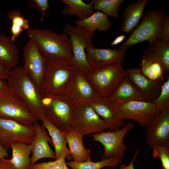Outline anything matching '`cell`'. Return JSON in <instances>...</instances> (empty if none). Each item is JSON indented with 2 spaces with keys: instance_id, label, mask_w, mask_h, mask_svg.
Here are the masks:
<instances>
[{
  "instance_id": "6da1fadb",
  "label": "cell",
  "mask_w": 169,
  "mask_h": 169,
  "mask_svg": "<svg viewBox=\"0 0 169 169\" xmlns=\"http://www.w3.org/2000/svg\"><path fill=\"white\" fill-rule=\"evenodd\" d=\"M7 82L8 90L27 107L38 121H41L45 117L43 95L22 67L10 69Z\"/></svg>"
},
{
  "instance_id": "7a4b0ae2",
  "label": "cell",
  "mask_w": 169,
  "mask_h": 169,
  "mask_svg": "<svg viewBox=\"0 0 169 169\" xmlns=\"http://www.w3.org/2000/svg\"><path fill=\"white\" fill-rule=\"evenodd\" d=\"M26 33L30 39L36 44L42 55L47 59L71 61L73 54L69 36L56 33L49 29L29 28Z\"/></svg>"
},
{
  "instance_id": "3957f363",
  "label": "cell",
  "mask_w": 169,
  "mask_h": 169,
  "mask_svg": "<svg viewBox=\"0 0 169 169\" xmlns=\"http://www.w3.org/2000/svg\"><path fill=\"white\" fill-rule=\"evenodd\" d=\"M47 60L42 93L46 95H64L75 67L71 61L53 59Z\"/></svg>"
},
{
  "instance_id": "277c9868",
  "label": "cell",
  "mask_w": 169,
  "mask_h": 169,
  "mask_svg": "<svg viewBox=\"0 0 169 169\" xmlns=\"http://www.w3.org/2000/svg\"><path fill=\"white\" fill-rule=\"evenodd\" d=\"M95 90L101 97L108 98L126 76L121 63L92 68L84 74Z\"/></svg>"
},
{
  "instance_id": "5b68a950",
  "label": "cell",
  "mask_w": 169,
  "mask_h": 169,
  "mask_svg": "<svg viewBox=\"0 0 169 169\" xmlns=\"http://www.w3.org/2000/svg\"><path fill=\"white\" fill-rule=\"evenodd\" d=\"M43 102L49 120L66 133L74 130L72 117L75 105L65 95H43Z\"/></svg>"
},
{
  "instance_id": "8992f818",
  "label": "cell",
  "mask_w": 169,
  "mask_h": 169,
  "mask_svg": "<svg viewBox=\"0 0 169 169\" xmlns=\"http://www.w3.org/2000/svg\"><path fill=\"white\" fill-rule=\"evenodd\" d=\"M160 9L150 10L147 12L140 23L119 49L130 47L143 42L148 41L150 47L155 45L160 39L161 28L164 17Z\"/></svg>"
},
{
  "instance_id": "52a82bcc",
  "label": "cell",
  "mask_w": 169,
  "mask_h": 169,
  "mask_svg": "<svg viewBox=\"0 0 169 169\" xmlns=\"http://www.w3.org/2000/svg\"><path fill=\"white\" fill-rule=\"evenodd\" d=\"M63 33L67 35L71 43L73 57L71 62L76 69L84 74L92 69L86 58V49L94 46L93 34L85 28L77 25L66 24L63 29Z\"/></svg>"
},
{
  "instance_id": "ba28073f",
  "label": "cell",
  "mask_w": 169,
  "mask_h": 169,
  "mask_svg": "<svg viewBox=\"0 0 169 169\" xmlns=\"http://www.w3.org/2000/svg\"><path fill=\"white\" fill-rule=\"evenodd\" d=\"M115 106L121 119L133 120L141 127L149 125L161 112L153 102L144 101L132 100Z\"/></svg>"
},
{
  "instance_id": "9c48e42d",
  "label": "cell",
  "mask_w": 169,
  "mask_h": 169,
  "mask_svg": "<svg viewBox=\"0 0 169 169\" xmlns=\"http://www.w3.org/2000/svg\"><path fill=\"white\" fill-rule=\"evenodd\" d=\"M23 56V70L41 91L46 70L47 59L41 54L36 43L31 39L24 46Z\"/></svg>"
},
{
  "instance_id": "30bf717a",
  "label": "cell",
  "mask_w": 169,
  "mask_h": 169,
  "mask_svg": "<svg viewBox=\"0 0 169 169\" xmlns=\"http://www.w3.org/2000/svg\"><path fill=\"white\" fill-rule=\"evenodd\" d=\"M34 133L33 124L24 125L0 116V144L8 151L13 143L21 142L30 144Z\"/></svg>"
},
{
  "instance_id": "8fae6325",
  "label": "cell",
  "mask_w": 169,
  "mask_h": 169,
  "mask_svg": "<svg viewBox=\"0 0 169 169\" xmlns=\"http://www.w3.org/2000/svg\"><path fill=\"white\" fill-rule=\"evenodd\" d=\"M134 126L133 123L129 122L119 130L103 131L92 135L93 140L99 142L103 146V157H113L122 160L125 158L124 154L127 147L124 143V138Z\"/></svg>"
},
{
  "instance_id": "7c38bea8",
  "label": "cell",
  "mask_w": 169,
  "mask_h": 169,
  "mask_svg": "<svg viewBox=\"0 0 169 169\" xmlns=\"http://www.w3.org/2000/svg\"><path fill=\"white\" fill-rule=\"evenodd\" d=\"M64 95L75 105L89 104L101 98L92 87L84 73L77 69Z\"/></svg>"
},
{
  "instance_id": "4fadbf2b",
  "label": "cell",
  "mask_w": 169,
  "mask_h": 169,
  "mask_svg": "<svg viewBox=\"0 0 169 169\" xmlns=\"http://www.w3.org/2000/svg\"><path fill=\"white\" fill-rule=\"evenodd\" d=\"M74 130L84 136L96 134L107 129L104 121L90 105H75L72 117Z\"/></svg>"
},
{
  "instance_id": "5bb4252c",
  "label": "cell",
  "mask_w": 169,
  "mask_h": 169,
  "mask_svg": "<svg viewBox=\"0 0 169 169\" xmlns=\"http://www.w3.org/2000/svg\"><path fill=\"white\" fill-rule=\"evenodd\" d=\"M0 116L25 125L38 121L27 107L8 89L0 96Z\"/></svg>"
},
{
  "instance_id": "9a60e30c",
  "label": "cell",
  "mask_w": 169,
  "mask_h": 169,
  "mask_svg": "<svg viewBox=\"0 0 169 169\" xmlns=\"http://www.w3.org/2000/svg\"><path fill=\"white\" fill-rule=\"evenodd\" d=\"M145 127L146 142L150 148L157 146L169 147V109L161 111Z\"/></svg>"
},
{
  "instance_id": "2e32d148",
  "label": "cell",
  "mask_w": 169,
  "mask_h": 169,
  "mask_svg": "<svg viewBox=\"0 0 169 169\" xmlns=\"http://www.w3.org/2000/svg\"><path fill=\"white\" fill-rule=\"evenodd\" d=\"M126 72V76L140 92L144 101L152 102L160 94L164 80L151 79L143 74L140 68H128Z\"/></svg>"
},
{
  "instance_id": "e0dca14e",
  "label": "cell",
  "mask_w": 169,
  "mask_h": 169,
  "mask_svg": "<svg viewBox=\"0 0 169 169\" xmlns=\"http://www.w3.org/2000/svg\"><path fill=\"white\" fill-rule=\"evenodd\" d=\"M129 48L121 49H100L89 47L85 49L88 62L92 68H95L123 62L125 56V51Z\"/></svg>"
},
{
  "instance_id": "ac0fdd59",
  "label": "cell",
  "mask_w": 169,
  "mask_h": 169,
  "mask_svg": "<svg viewBox=\"0 0 169 169\" xmlns=\"http://www.w3.org/2000/svg\"><path fill=\"white\" fill-rule=\"evenodd\" d=\"M35 133L33 140L30 144L32 156L31 164L36 163L39 160L44 158L56 160L54 151L50 148L49 142L53 146L52 139L48 135L46 129L40 125L38 121L33 124Z\"/></svg>"
},
{
  "instance_id": "d6986e66",
  "label": "cell",
  "mask_w": 169,
  "mask_h": 169,
  "mask_svg": "<svg viewBox=\"0 0 169 169\" xmlns=\"http://www.w3.org/2000/svg\"><path fill=\"white\" fill-rule=\"evenodd\" d=\"M89 104L104 121L107 130H119L125 124V120L119 115L115 105L108 98L101 97Z\"/></svg>"
},
{
  "instance_id": "ffe728a7",
  "label": "cell",
  "mask_w": 169,
  "mask_h": 169,
  "mask_svg": "<svg viewBox=\"0 0 169 169\" xmlns=\"http://www.w3.org/2000/svg\"><path fill=\"white\" fill-rule=\"evenodd\" d=\"M108 98L114 105L117 106L132 100L144 101L140 92L131 83L126 75Z\"/></svg>"
},
{
  "instance_id": "44dd1931",
  "label": "cell",
  "mask_w": 169,
  "mask_h": 169,
  "mask_svg": "<svg viewBox=\"0 0 169 169\" xmlns=\"http://www.w3.org/2000/svg\"><path fill=\"white\" fill-rule=\"evenodd\" d=\"M147 0H140L130 4L123 14V20L120 27L122 32L127 34L132 32L138 26L142 18Z\"/></svg>"
},
{
  "instance_id": "7402d4cb",
  "label": "cell",
  "mask_w": 169,
  "mask_h": 169,
  "mask_svg": "<svg viewBox=\"0 0 169 169\" xmlns=\"http://www.w3.org/2000/svg\"><path fill=\"white\" fill-rule=\"evenodd\" d=\"M83 136L75 130L65 133V137L74 161L83 162L91 160V150L86 149L83 141Z\"/></svg>"
},
{
  "instance_id": "603a6c76",
  "label": "cell",
  "mask_w": 169,
  "mask_h": 169,
  "mask_svg": "<svg viewBox=\"0 0 169 169\" xmlns=\"http://www.w3.org/2000/svg\"><path fill=\"white\" fill-rule=\"evenodd\" d=\"M42 125L48 131L53 141L56 159L61 154H64L68 160H72L70 152L67 146L65 132L57 128L45 117L42 120Z\"/></svg>"
},
{
  "instance_id": "cb8c5ba5",
  "label": "cell",
  "mask_w": 169,
  "mask_h": 169,
  "mask_svg": "<svg viewBox=\"0 0 169 169\" xmlns=\"http://www.w3.org/2000/svg\"><path fill=\"white\" fill-rule=\"evenodd\" d=\"M19 59V51L14 41L0 33V64L11 69L17 66Z\"/></svg>"
},
{
  "instance_id": "d4e9b609",
  "label": "cell",
  "mask_w": 169,
  "mask_h": 169,
  "mask_svg": "<svg viewBox=\"0 0 169 169\" xmlns=\"http://www.w3.org/2000/svg\"><path fill=\"white\" fill-rule=\"evenodd\" d=\"M12 156L10 161L16 169H28L31 164L30 146L21 142L12 143Z\"/></svg>"
},
{
  "instance_id": "484cf974",
  "label": "cell",
  "mask_w": 169,
  "mask_h": 169,
  "mask_svg": "<svg viewBox=\"0 0 169 169\" xmlns=\"http://www.w3.org/2000/svg\"><path fill=\"white\" fill-rule=\"evenodd\" d=\"M74 22L76 25L85 28L93 34L96 29L101 32H105L111 26V23L108 16L100 11L95 12L91 16L85 19H77Z\"/></svg>"
},
{
  "instance_id": "4316f807",
  "label": "cell",
  "mask_w": 169,
  "mask_h": 169,
  "mask_svg": "<svg viewBox=\"0 0 169 169\" xmlns=\"http://www.w3.org/2000/svg\"><path fill=\"white\" fill-rule=\"evenodd\" d=\"M66 5L60 11L63 15L70 16H75L78 19L82 20L92 15L95 12L92 9V3L91 1L87 4L82 0H62Z\"/></svg>"
},
{
  "instance_id": "83f0119b",
  "label": "cell",
  "mask_w": 169,
  "mask_h": 169,
  "mask_svg": "<svg viewBox=\"0 0 169 169\" xmlns=\"http://www.w3.org/2000/svg\"><path fill=\"white\" fill-rule=\"evenodd\" d=\"M143 54L159 62L164 68L166 79L169 78V42L159 39L155 45L146 49Z\"/></svg>"
},
{
  "instance_id": "f1b7e54d",
  "label": "cell",
  "mask_w": 169,
  "mask_h": 169,
  "mask_svg": "<svg viewBox=\"0 0 169 169\" xmlns=\"http://www.w3.org/2000/svg\"><path fill=\"white\" fill-rule=\"evenodd\" d=\"M144 75L154 80H164L166 77L164 68L158 61L143 54L140 64Z\"/></svg>"
},
{
  "instance_id": "f546056e",
  "label": "cell",
  "mask_w": 169,
  "mask_h": 169,
  "mask_svg": "<svg viewBox=\"0 0 169 169\" xmlns=\"http://www.w3.org/2000/svg\"><path fill=\"white\" fill-rule=\"evenodd\" d=\"M122 160L116 157H111L108 158L103 157L100 161L93 162L89 160L83 162L74 161L66 162L67 166L72 169H100L105 167L114 168L122 162Z\"/></svg>"
},
{
  "instance_id": "4dcf8cb0",
  "label": "cell",
  "mask_w": 169,
  "mask_h": 169,
  "mask_svg": "<svg viewBox=\"0 0 169 169\" xmlns=\"http://www.w3.org/2000/svg\"><path fill=\"white\" fill-rule=\"evenodd\" d=\"M92 9L102 11L107 16L118 19L120 6L124 0H91Z\"/></svg>"
},
{
  "instance_id": "1f68e13d",
  "label": "cell",
  "mask_w": 169,
  "mask_h": 169,
  "mask_svg": "<svg viewBox=\"0 0 169 169\" xmlns=\"http://www.w3.org/2000/svg\"><path fill=\"white\" fill-rule=\"evenodd\" d=\"M64 154H61L54 161H43L31 164L28 169H70L67 165Z\"/></svg>"
},
{
  "instance_id": "d6a6232c",
  "label": "cell",
  "mask_w": 169,
  "mask_h": 169,
  "mask_svg": "<svg viewBox=\"0 0 169 169\" xmlns=\"http://www.w3.org/2000/svg\"><path fill=\"white\" fill-rule=\"evenodd\" d=\"M152 102L161 112L169 109V78L164 82L160 94Z\"/></svg>"
},
{
  "instance_id": "836d02e7",
  "label": "cell",
  "mask_w": 169,
  "mask_h": 169,
  "mask_svg": "<svg viewBox=\"0 0 169 169\" xmlns=\"http://www.w3.org/2000/svg\"><path fill=\"white\" fill-rule=\"evenodd\" d=\"M152 149V157L161 160L163 169H169V147L157 146L153 147Z\"/></svg>"
},
{
  "instance_id": "e575fe53",
  "label": "cell",
  "mask_w": 169,
  "mask_h": 169,
  "mask_svg": "<svg viewBox=\"0 0 169 169\" xmlns=\"http://www.w3.org/2000/svg\"><path fill=\"white\" fill-rule=\"evenodd\" d=\"M7 15L12 21V25L22 28L26 30L30 28L28 21L22 15L18 10L9 11Z\"/></svg>"
},
{
  "instance_id": "d590c367",
  "label": "cell",
  "mask_w": 169,
  "mask_h": 169,
  "mask_svg": "<svg viewBox=\"0 0 169 169\" xmlns=\"http://www.w3.org/2000/svg\"><path fill=\"white\" fill-rule=\"evenodd\" d=\"M28 4L31 8H35L41 13V20L46 15V11L49 9V6L47 0H28Z\"/></svg>"
},
{
  "instance_id": "8d00e7d4",
  "label": "cell",
  "mask_w": 169,
  "mask_h": 169,
  "mask_svg": "<svg viewBox=\"0 0 169 169\" xmlns=\"http://www.w3.org/2000/svg\"><path fill=\"white\" fill-rule=\"evenodd\" d=\"M160 40L165 42H169V15H165L162 24Z\"/></svg>"
},
{
  "instance_id": "74e56055",
  "label": "cell",
  "mask_w": 169,
  "mask_h": 169,
  "mask_svg": "<svg viewBox=\"0 0 169 169\" xmlns=\"http://www.w3.org/2000/svg\"><path fill=\"white\" fill-rule=\"evenodd\" d=\"M0 169H16L10 161V159H0Z\"/></svg>"
},
{
  "instance_id": "f35d334b",
  "label": "cell",
  "mask_w": 169,
  "mask_h": 169,
  "mask_svg": "<svg viewBox=\"0 0 169 169\" xmlns=\"http://www.w3.org/2000/svg\"><path fill=\"white\" fill-rule=\"evenodd\" d=\"M10 69L0 64V79L7 80Z\"/></svg>"
},
{
  "instance_id": "ab89813d",
  "label": "cell",
  "mask_w": 169,
  "mask_h": 169,
  "mask_svg": "<svg viewBox=\"0 0 169 169\" xmlns=\"http://www.w3.org/2000/svg\"><path fill=\"white\" fill-rule=\"evenodd\" d=\"M138 152L139 150H136L132 161L129 165H127L124 164H121L120 166L119 169H135L134 167V162Z\"/></svg>"
},
{
  "instance_id": "60d3db41",
  "label": "cell",
  "mask_w": 169,
  "mask_h": 169,
  "mask_svg": "<svg viewBox=\"0 0 169 169\" xmlns=\"http://www.w3.org/2000/svg\"><path fill=\"white\" fill-rule=\"evenodd\" d=\"M7 81L5 80L0 79V96L7 89Z\"/></svg>"
},
{
  "instance_id": "b9f144b4",
  "label": "cell",
  "mask_w": 169,
  "mask_h": 169,
  "mask_svg": "<svg viewBox=\"0 0 169 169\" xmlns=\"http://www.w3.org/2000/svg\"><path fill=\"white\" fill-rule=\"evenodd\" d=\"M125 35H122L117 37L111 44V46L116 45L121 43L125 39Z\"/></svg>"
},
{
  "instance_id": "7bdbcfd3",
  "label": "cell",
  "mask_w": 169,
  "mask_h": 169,
  "mask_svg": "<svg viewBox=\"0 0 169 169\" xmlns=\"http://www.w3.org/2000/svg\"><path fill=\"white\" fill-rule=\"evenodd\" d=\"M8 156L7 151L0 144V159L5 158Z\"/></svg>"
}]
</instances>
